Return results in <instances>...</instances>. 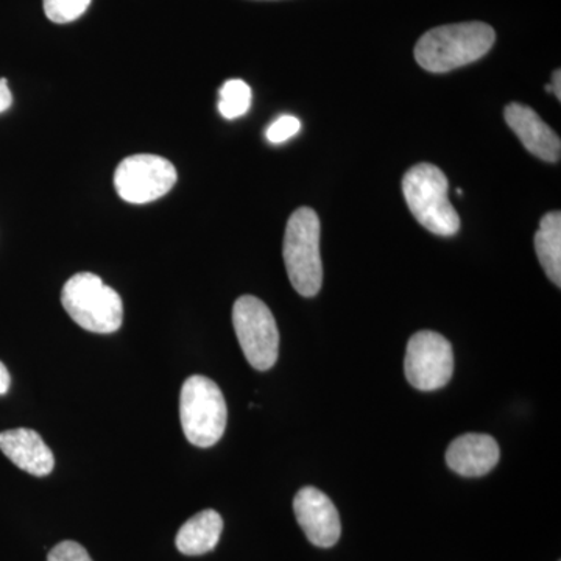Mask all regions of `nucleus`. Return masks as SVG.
<instances>
[{
  "label": "nucleus",
  "mask_w": 561,
  "mask_h": 561,
  "mask_svg": "<svg viewBox=\"0 0 561 561\" xmlns=\"http://www.w3.org/2000/svg\"><path fill=\"white\" fill-rule=\"evenodd\" d=\"M496 41V33L485 22L442 25L424 33L415 46V60L434 73L463 68L481 60Z\"/></svg>",
  "instance_id": "nucleus-1"
},
{
  "label": "nucleus",
  "mask_w": 561,
  "mask_h": 561,
  "mask_svg": "<svg viewBox=\"0 0 561 561\" xmlns=\"http://www.w3.org/2000/svg\"><path fill=\"white\" fill-rule=\"evenodd\" d=\"M405 203L419 224L437 236L457 234L460 217L448 198V179L437 165L421 162L402 179Z\"/></svg>",
  "instance_id": "nucleus-2"
},
{
  "label": "nucleus",
  "mask_w": 561,
  "mask_h": 561,
  "mask_svg": "<svg viewBox=\"0 0 561 561\" xmlns=\"http://www.w3.org/2000/svg\"><path fill=\"white\" fill-rule=\"evenodd\" d=\"M61 305L83 330L94 334H113L121 330L124 320L121 295L94 273L73 275L62 287Z\"/></svg>",
  "instance_id": "nucleus-3"
},
{
  "label": "nucleus",
  "mask_w": 561,
  "mask_h": 561,
  "mask_svg": "<svg viewBox=\"0 0 561 561\" xmlns=\"http://www.w3.org/2000/svg\"><path fill=\"white\" fill-rule=\"evenodd\" d=\"M290 284L301 297H316L323 283L320 219L311 208H298L287 221L283 245Z\"/></svg>",
  "instance_id": "nucleus-4"
},
{
  "label": "nucleus",
  "mask_w": 561,
  "mask_h": 561,
  "mask_svg": "<svg viewBox=\"0 0 561 561\" xmlns=\"http://www.w3.org/2000/svg\"><path fill=\"white\" fill-rule=\"evenodd\" d=\"M180 420L184 437L197 448H210L224 437L228 408L220 387L206 376L195 375L181 387Z\"/></svg>",
  "instance_id": "nucleus-5"
},
{
  "label": "nucleus",
  "mask_w": 561,
  "mask_h": 561,
  "mask_svg": "<svg viewBox=\"0 0 561 561\" xmlns=\"http://www.w3.org/2000/svg\"><path fill=\"white\" fill-rule=\"evenodd\" d=\"M232 324L251 367L271 370L278 360L279 331L268 306L253 295H243L232 308Z\"/></svg>",
  "instance_id": "nucleus-6"
},
{
  "label": "nucleus",
  "mask_w": 561,
  "mask_h": 561,
  "mask_svg": "<svg viewBox=\"0 0 561 561\" xmlns=\"http://www.w3.org/2000/svg\"><path fill=\"white\" fill-rule=\"evenodd\" d=\"M175 165L157 154L125 158L114 172V186L122 201L146 205L158 201L175 186Z\"/></svg>",
  "instance_id": "nucleus-7"
},
{
  "label": "nucleus",
  "mask_w": 561,
  "mask_h": 561,
  "mask_svg": "<svg viewBox=\"0 0 561 561\" xmlns=\"http://www.w3.org/2000/svg\"><path fill=\"white\" fill-rule=\"evenodd\" d=\"M404 373L412 387L421 391L442 389L454 373L453 345L434 331H420L408 343Z\"/></svg>",
  "instance_id": "nucleus-8"
},
{
  "label": "nucleus",
  "mask_w": 561,
  "mask_h": 561,
  "mask_svg": "<svg viewBox=\"0 0 561 561\" xmlns=\"http://www.w3.org/2000/svg\"><path fill=\"white\" fill-rule=\"evenodd\" d=\"M294 512L306 537L317 548H332L341 538V516L323 491L313 486L298 491Z\"/></svg>",
  "instance_id": "nucleus-9"
},
{
  "label": "nucleus",
  "mask_w": 561,
  "mask_h": 561,
  "mask_svg": "<svg viewBox=\"0 0 561 561\" xmlns=\"http://www.w3.org/2000/svg\"><path fill=\"white\" fill-rule=\"evenodd\" d=\"M504 117L529 153L546 162L560 161L559 135L534 110L522 103H511L504 111Z\"/></svg>",
  "instance_id": "nucleus-10"
},
{
  "label": "nucleus",
  "mask_w": 561,
  "mask_h": 561,
  "mask_svg": "<svg viewBox=\"0 0 561 561\" xmlns=\"http://www.w3.org/2000/svg\"><path fill=\"white\" fill-rule=\"evenodd\" d=\"M0 451L20 470L46 478L55 468V457L38 432L18 427L0 432Z\"/></svg>",
  "instance_id": "nucleus-11"
},
{
  "label": "nucleus",
  "mask_w": 561,
  "mask_h": 561,
  "mask_svg": "<svg viewBox=\"0 0 561 561\" xmlns=\"http://www.w3.org/2000/svg\"><path fill=\"white\" fill-rule=\"evenodd\" d=\"M500 457V445L490 435L465 434L449 445L446 463L463 478H481L496 467Z\"/></svg>",
  "instance_id": "nucleus-12"
},
{
  "label": "nucleus",
  "mask_w": 561,
  "mask_h": 561,
  "mask_svg": "<svg viewBox=\"0 0 561 561\" xmlns=\"http://www.w3.org/2000/svg\"><path fill=\"white\" fill-rule=\"evenodd\" d=\"M224 519L216 511H203L192 516L176 534V549L184 556L208 553L219 545Z\"/></svg>",
  "instance_id": "nucleus-13"
},
{
  "label": "nucleus",
  "mask_w": 561,
  "mask_h": 561,
  "mask_svg": "<svg viewBox=\"0 0 561 561\" xmlns=\"http://www.w3.org/2000/svg\"><path fill=\"white\" fill-rule=\"evenodd\" d=\"M535 251L548 278L561 286V214L551 210L540 221L535 234Z\"/></svg>",
  "instance_id": "nucleus-14"
},
{
  "label": "nucleus",
  "mask_w": 561,
  "mask_h": 561,
  "mask_svg": "<svg viewBox=\"0 0 561 561\" xmlns=\"http://www.w3.org/2000/svg\"><path fill=\"white\" fill-rule=\"evenodd\" d=\"M253 94L243 80L225 81L219 91V111L225 119H239L249 113Z\"/></svg>",
  "instance_id": "nucleus-15"
},
{
  "label": "nucleus",
  "mask_w": 561,
  "mask_h": 561,
  "mask_svg": "<svg viewBox=\"0 0 561 561\" xmlns=\"http://www.w3.org/2000/svg\"><path fill=\"white\" fill-rule=\"evenodd\" d=\"M92 0H43L44 13L55 24H69L83 16Z\"/></svg>",
  "instance_id": "nucleus-16"
},
{
  "label": "nucleus",
  "mask_w": 561,
  "mask_h": 561,
  "mask_svg": "<svg viewBox=\"0 0 561 561\" xmlns=\"http://www.w3.org/2000/svg\"><path fill=\"white\" fill-rule=\"evenodd\" d=\"M300 130L301 122L298 121L297 117L286 114V116H280L273 122L271 127L267 128V131H265V136H267L268 142L283 144L294 138Z\"/></svg>",
  "instance_id": "nucleus-17"
},
{
  "label": "nucleus",
  "mask_w": 561,
  "mask_h": 561,
  "mask_svg": "<svg viewBox=\"0 0 561 561\" xmlns=\"http://www.w3.org/2000/svg\"><path fill=\"white\" fill-rule=\"evenodd\" d=\"M46 561H92L90 553L76 541H61L47 556Z\"/></svg>",
  "instance_id": "nucleus-18"
},
{
  "label": "nucleus",
  "mask_w": 561,
  "mask_h": 561,
  "mask_svg": "<svg viewBox=\"0 0 561 561\" xmlns=\"http://www.w3.org/2000/svg\"><path fill=\"white\" fill-rule=\"evenodd\" d=\"M13 103V95L9 88V81L7 79H0V113L10 108Z\"/></svg>",
  "instance_id": "nucleus-19"
},
{
  "label": "nucleus",
  "mask_w": 561,
  "mask_h": 561,
  "mask_svg": "<svg viewBox=\"0 0 561 561\" xmlns=\"http://www.w3.org/2000/svg\"><path fill=\"white\" fill-rule=\"evenodd\" d=\"M11 386L10 373L7 370L5 365L0 362V397L9 393Z\"/></svg>",
  "instance_id": "nucleus-20"
},
{
  "label": "nucleus",
  "mask_w": 561,
  "mask_h": 561,
  "mask_svg": "<svg viewBox=\"0 0 561 561\" xmlns=\"http://www.w3.org/2000/svg\"><path fill=\"white\" fill-rule=\"evenodd\" d=\"M546 91L552 92L559 101H561V72L560 69H557L552 76V83L546 87Z\"/></svg>",
  "instance_id": "nucleus-21"
}]
</instances>
